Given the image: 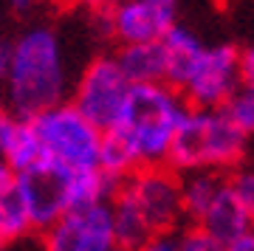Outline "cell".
<instances>
[{"instance_id":"5","label":"cell","mask_w":254,"mask_h":251,"mask_svg":"<svg viewBox=\"0 0 254 251\" xmlns=\"http://www.w3.org/2000/svg\"><path fill=\"white\" fill-rule=\"evenodd\" d=\"M31 125L43 147V161H51L65 170L96 167L102 130L82 116L68 99L34 113Z\"/></svg>"},{"instance_id":"6","label":"cell","mask_w":254,"mask_h":251,"mask_svg":"<svg viewBox=\"0 0 254 251\" xmlns=\"http://www.w3.org/2000/svg\"><path fill=\"white\" fill-rule=\"evenodd\" d=\"M133 82L119 68L116 54H99L79 71L71 85V102L82 116L93 122L102 133L116 122Z\"/></svg>"},{"instance_id":"10","label":"cell","mask_w":254,"mask_h":251,"mask_svg":"<svg viewBox=\"0 0 254 251\" xmlns=\"http://www.w3.org/2000/svg\"><path fill=\"white\" fill-rule=\"evenodd\" d=\"M68 172L71 170L57 167L51 161H40L26 172H14L11 187L17 189L20 200L26 203L34 232H46L57 217L68 212V195H65Z\"/></svg>"},{"instance_id":"3","label":"cell","mask_w":254,"mask_h":251,"mask_svg":"<svg viewBox=\"0 0 254 251\" xmlns=\"http://www.w3.org/2000/svg\"><path fill=\"white\" fill-rule=\"evenodd\" d=\"M116 246L133 251L147 234L178 229L184 223L181 175L161 167H141L116 184L110 197Z\"/></svg>"},{"instance_id":"17","label":"cell","mask_w":254,"mask_h":251,"mask_svg":"<svg viewBox=\"0 0 254 251\" xmlns=\"http://www.w3.org/2000/svg\"><path fill=\"white\" fill-rule=\"evenodd\" d=\"M220 110L226 113V119L246 135V138L254 135V90L252 88L240 85V88L220 105Z\"/></svg>"},{"instance_id":"16","label":"cell","mask_w":254,"mask_h":251,"mask_svg":"<svg viewBox=\"0 0 254 251\" xmlns=\"http://www.w3.org/2000/svg\"><path fill=\"white\" fill-rule=\"evenodd\" d=\"M31 232H34V226H31V217L26 212V203L20 200L17 189H3L0 192V243L6 246V243L23 240Z\"/></svg>"},{"instance_id":"18","label":"cell","mask_w":254,"mask_h":251,"mask_svg":"<svg viewBox=\"0 0 254 251\" xmlns=\"http://www.w3.org/2000/svg\"><path fill=\"white\" fill-rule=\"evenodd\" d=\"M229 187L235 192L237 203L243 206L249 223L254 226V167H237V170H232Z\"/></svg>"},{"instance_id":"26","label":"cell","mask_w":254,"mask_h":251,"mask_svg":"<svg viewBox=\"0 0 254 251\" xmlns=\"http://www.w3.org/2000/svg\"><path fill=\"white\" fill-rule=\"evenodd\" d=\"M3 65H6V45L0 43V73H3Z\"/></svg>"},{"instance_id":"2","label":"cell","mask_w":254,"mask_h":251,"mask_svg":"<svg viewBox=\"0 0 254 251\" xmlns=\"http://www.w3.org/2000/svg\"><path fill=\"white\" fill-rule=\"evenodd\" d=\"M190 105L167 82H141L130 85L125 105L116 122L105 133L125 147L130 161L141 167H161L167 164L178 125L184 122Z\"/></svg>"},{"instance_id":"12","label":"cell","mask_w":254,"mask_h":251,"mask_svg":"<svg viewBox=\"0 0 254 251\" xmlns=\"http://www.w3.org/2000/svg\"><path fill=\"white\" fill-rule=\"evenodd\" d=\"M195 229H203L206 234L218 237L220 243L235 240L237 234H243L246 229H252V223H249L243 206L237 203L235 192H232V187H229V181H226V187L218 192V197L209 203L206 212L198 217Z\"/></svg>"},{"instance_id":"8","label":"cell","mask_w":254,"mask_h":251,"mask_svg":"<svg viewBox=\"0 0 254 251\" xmlns=\"http://www.w3.org/2000/svg\"><path fill=\"white\" fill-rule=\"evenodd\" d=\"M113 212L108 203L68 209L43 232V251H113Z\"/></svg>"},{"instance_id":"9","label":"cell","mask_w":254,"mask_h":251,"mask_svg":"<svg viewBox=\"0 0 254 251\" xmlns=\"http://www.w3.org/2000/svg\"><path fill=\"white\" fill-rule=\"evenodd\" d=\"M181 0H122L105 11H96L119 45L161 40L178 23Z\"/></svg>"},{"instance_id":"27","label":"cell","mask_w":254,"mask_h":251,"mask_svg":"<svg viewBox=\"0 0 254 251\" xmlns=\"http://www.w3.org/2000/svg\"><path fill=\"white\" fill-rule=\"evenodd\" d=\"M0 110H3V96H0Z\"/></svg>"},{"instance_id":"23","label":"cell","mask_w":254,"mask_h":251,"mask_svg":"<svg viewBox=\"0 0 254 251\" xmlns=\"http://www.w3.org/2000/svg\"><path fill=\"white\" fill-rule=\"evenodd\" d=\"M71 3L85 6V9H91V11H105V9H110V6L122 3V0H71Z\"/></svg>"},{"instance_id":"4","label":"cell","mask_w":254,"mask_h":251,"mask_svg":"<svg viewBox=\"0 0 254 251\" xmlns=\"http://www.w3.org/2000/svg\"><path fill=\"white\" fill-rule=\"evenodd\" d=\"M246 138L220 108H190L173 138L167 167L184 172H232L246 158Z\"/></svg>"},{"instance_id":"21","label":"cell","mask_w":254,"mask_h":251,"mask_svg":"<svg viewBox=\"0 0 254 251\" xmlns=\"http://www.w3.org/2000/svg\"><path fill=\"white\" fill-rule=\"evenodd\" d=\"M240 85L254 90V45L240 51Z\"/></svg>"},{"instance_id":"25","label":"cell","mask_w":254,"mask_h":251,"mask_svg":"<svg viewBox=\"0 0 254 251\" xmlns=\"http://www.w3.org/2000/svg\"><path fill=\"white\" fill-rule=\"evenodd\" d=\"M37 3H43V0H11V6H14V9H20V11L31 9V6H37Z\"/></svg>"},{"instance_id":"11","label":"cell","mask_w":254,"mask_h":251,"mask_svg":"<svg viewBox=\"0 0 254 251\" xmlns=\"http://www.w3.org/2000/svg\"><path fill=\"white\" fill-rule=\"evenodd\" d=\"M0 158L9 164L11 172H26L43 161V147H40L31 119L9 113L0 133Z\"/></svg>"},{"instance_id":"1","label":"cell","mask_w":254,"mask_h":251,"mask_svg":"<svg viewBox=\"0 0 254 251\" xmlns=\"http://www.w3.org/2000/svg\"><path fill=\"white\" fill-rule=\"evenodd\" d=\"M3 108L14 116L31 119L34 113L65 102L71 93V68L65 57L63 37L51 26H31L6 45Z\"/></svg>"},{"instance_id":"20","label":"cell","mask_w":254,"mask_h":251,"mask_svg":"<svg viewBox=\"0 0 254 251\" xmlns=\"http://www.w3.org/2000/svg\"><path fill=\"white\" fill-rule=\"evenodd\" d=\"M133 251H181V229H167V232L147 234Z\"/></svg>"},{"instance_id":"24","label":"cell","mask_w":254,"mask_h":251,"mask_svg":"<svg viewBox=\"0 0 254 251\" xmlns=\"http://www.w3.org/2000/svg\"><path fill=\"white\" fill-rule=\"evenodd\" d=\"M11 178H14V172L9 170V164H6L3 158H0V192L11 187Z\"/></svg>"},{"instance_id":"22","label":"cell","mask_w":254,"mask_h":251,"mask_svg":"<svg viewBox=\"0 0 254 251\" xmlns=\"http://www.w3.org/2000/svg\"><path fill=\"white\" fill-rule=\"evenodd\" d=\"M226 251H254V226L226 243Z\"/></svg>"},{"instance_id":"19","label":"cell","mask_w":254,"mask_h":251,"mask_svg":"<svg viewBox=\"0 0 254 251\" xmlns=\"http://www.w3.org/2000/svg\"><path fill=\"white\" fill-rule=\"evenodd\" d=\"M181 251H226V243L206 234L203 229L190 226V229L181 232Z\"/></svg>"},{"instance_id":"14","label":"cell","mask_w":254,"mask_h":251,"mask_svg":"<svg viewBox=\"0 0 254 251\" xmlns=\"http://www.w3.org/2000/svg\"><path fill=\"white\" fill-rule=\"evenodd\" d=\"M116 63L133 85H141V82H164V68L167 65H164L161 40L122 45L119 54H116Z\"/></svg>"},{"instance_id":"13","label":"cell","mask_w":254,"mask_h":251,"mask_svg":"<svg viewBox=\"0 0 254 251\" xmlns=\"http://www.w3.org/2000/svg\"><path fill=\"white\" fill-rule=\"evenodd\" d=\"M203 40H200L192 28L181 26V23H175L167 34L161 37V48H164V82L170 85V88L178 90L181 79L187 76L190 71V65L195 63V57L200 54V48H203Z\"/></svg>"},{"instance_id":"15","label":"cell","mask_w":254,"mask_h":251,"mask_svg":"<svg viewBox=\"0 0 254 251\" xmlns=\"http://www.w3.org/2000/svg\"><path fill=\"white\" fill-rule=\"evenodd\" d=\"M116 192V181L105 175L99 167H85V170H71L65 195H68V209L91 206V203H108Z\"/></svg>"},{"instance_id":"7","label":"cell","mask_w":254,"mask_h":251,"mask_svg":"<svg viewBox=\"0 0 254 251\" xmlns=\"http://www.w3.org/2000/svg\"><path fill=\"white\" fill-rule=\"evenodd\" d=\"M240 88V51L229 43L203 45L178 93L190 108H220Z\"/></svg>"},{"instance_id":"28","label":"cell","mask_w":254,"mask_h":251,"mask_svg":"<svg viewBox=\"0 0 254 251\" xmlns=\"http://www.w3.org/2000/svg\"><path fill=\"white\" fill-rule=\"evenodd\" d=\"M113 251H125V249H113Z\"/></svg>"},{"instance_id":"29","label":"cell","mask_w":254,"mask_h":251,"mask_svg":"<svg viewBox=\"0 0 254 251\" xmlns=\"http://www.w3.org/2000/svg\"><path fill=\"white\" fill-rule=\"evenodd\" d=\"M0 251H3V243H0Z\"/></svg>"}]
</instances>
